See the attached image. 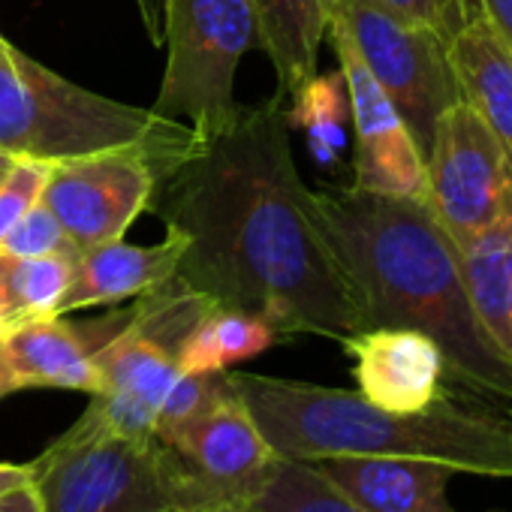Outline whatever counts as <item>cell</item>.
<instances>
[{
	"instance_id": "obj_15",
	"label": "cell",
	"mask_w": 512,
	"mask_h": 512,
	"mask_svg": "<svg viewBox=\"0 0 512 512\" xmlns=\"http://www.w3.org/2000/svg\"><path fill=\"white\" fill-rule=\"evenodd\" d=\"M187 238L178 229H166L160 244H127L124 238L94 244L76 253L70 287L58 305V317L79 308L112 305L124 299H142L175 278Z\"/></svg>"
},
{
	"instance_id": "obj_30",
	"label": "cell",
	"mask_w": 512,
	"mask_h": 512,
	"mask_svg": "<svg viewBox=\"0 0 512 512\" xmlns=\"http://www.w3.org/2000/svg\"><path fill=\"white\" fill-rule=\"evenodd\" d=\"M13 392H19V389H16V383H13V377H10L4 359H0V398H4V395H13Z\"/></svg>"
},
{
	"instance_id": "obj_25",
	"label": "cell",
	"mask_w": 512,
	"mask_h": 512,
	"mask_svg": "<svg viewBox=\"0 0 512 512\" xmlns=\"http://www.w3.org/2000/svg\"><path fill=\"white\" fill-rule=\"evenodd\" d=\"M52 163L46 160H31V157H16L10 172L0 181V238H4L13 223L28 214L46 190Z\"/></svg>"
},
{
	"instance_id": "obj_10",
	"label": "cell",
	"mask_w": 512,
	"mask_h": 512,
	"mask_svg": "<svg viewBox=\"0 0 512 512\" xmlns=\"http://www.w3.org/2000/svg\"><path fill=\"white\" fill-rule=\"evenodd\" d=\"M157 166L142 148H112L52 163L43 202L55 211L76 250L124 238L148 208Z\"/></svg>"
},
{
	"instance_id": "obj_24",
	"label": "cell",
	"mask_w": 512,
	"mask_h": 512,
	"mask_svg": "<svg viewBox=\"0 0 512 512\" xmlns=\"http://www.w3.org/2000/svg\"><path fill=\"white\" fill-rule=\"evenodd\" d=\"M0 253L10 256H52V253H70L76 256V244L70 241L67 229L55 217V211L40 199L28 214H22L13 229L0 238Z\"/></svg>"
},
{
	"instance_id": "obj_12",
	"label": "cell",
	"mask_w": 512,
	"mask_h": 512,
	"mask_svg": "<svg viewBox=\"0 0 512 512\" xmlns=\"http://www.w3.org/2000/svg\"><path fill=\"white\" fill-rule=\"evenodd\" d=\"M175 452L223 503V509L238 506L260 488L278 458L235 392L232 377L202 410V416L181 434Z\"/></svg>"
},
{
	"instance_id": "obj_27",
	"label": "cell",
	"mask_w": 512,
	"mask_h": 512,
	"mask_svg": "<svg viewBox=\"0 0 512 512\" xmlns=\"http://www.w3.org/2000/svg\"><path fill=\"white\" fill-rule=\"evenodd\" d=\"M479 16L491 25V31L512 52V0H476Z\"/></svg>"
},
{
	"instance_id": "obj_17",
	"label": "cell",
	"mask_w": 512,
	"mask_h": 512,
	"mask_svg": "<svg viewBox=\"0 0 512 512\" xmlns=\"http://www.w3.org/2000/svg\"><path fill=\"white\" fill-rule=\"evenodd\" d=\"M449 58L461 100L485 121L512 163V52L476 16L452 34Z\"/></svg>"
},
{
	"instance_id": "obj_18",
	"label": "cell",
	"mask_w": 512,
	"mask_h": 512,
	"mask_svg": "<svg viewBox=\"0 0 512 512\" xmlns=\"http://www.w3.org/2000/svg\"><path fill=\"white\" fill-rule=\"evenodd\" d=\"M256 43L272 58L281 97H299L317 76L332 0H253Z\"/></svg>"
},
{
	"instance_id": "obj_26",
	"label": "cell",
	"mask_w": 512,
	"mask_h": 512,
	"mask_svg": "<svg viewBox=\"0 0 512 512\" xmlns=\"http://www.w3.org/2000/svg\"><path fill=\"white\" fill-rule=\"evenodd\" d=\"M374 4H380L383 10H389L407 22L431 28L446 40H452V34L461 25H467L470 19L479 16L473 0H374Z\"/></svg>"
},
{
	"instance_id": "obj_33",
	"label": "cell",
	"mask_w": 512,
	"mask_h": 512,
	"mask_svg": "<svg viewBox=\"0 0 512 512\" xmlns=\"http://www.w3.org/2000/svg\"><path fill=\"white\" fill-rule=\"evenodd\" d=\"M217 512H238V509H232V506H226V509H217Z\"/></svg>"
},
{
	"instance_id": "obj_4",
	"label": "cell",
	"mask_w": 512,
	"mask_h": 512,
	"mask_svg": "<svg viewBox=\"0 0 512 512\" xmlns=\"http://www.w3.org/2000/svg\"><path fill=\"white\" fill-rule=\"evenodd\" d=\"M199 136L154 109L100 97L0 37V148L61 163L112 148H142L157 178L193 154Z\"/></svg>"
},
{
	"instance_id": "obj_16",
	"label": "cell",
	"mask_w": 512,
	"mask_h": 512,
	"mask_svg": "<svg viewBox=\"0 0 512 512\" xmlns=\"http://www.w3.org/2000/svg\"><path fill=\"white\" fill-rule=\"evenodd\" d=\"M94 350L97 347L61 317L28 320L0 338V359L16 389H76L97 395L100 371Z\"/></svg>"
},
{
	"instance_id": "obj_11",
	"label": "cell",
	"mask_w": 512,
	"mask_h": 512,
	"mask_svg": "<svg viewBox=\"0 0 512 512\" xmlns=\"http://www.w3.org/2000/svg\"><path fill=\"white\" fill-rule=\"evenodd\" d=\"M341 79L350 100L353 130H356V175L353 187L386 193V196H419L425 199V154L416 145L410 127L404 124L395 103L377 85L365 61L359 58L350 34L338 19L329 16V31Z\"/></svg>"
},
{
	"instance_id": "obj_22",
	"label": "cell",
	"mask_w": 512,
	"mask_h": 512,
	"mask_svg": "<svg viewBox=\"0 0 512 512\" xmlns=\"http://www.w3.org/2000/svg\"><path fill=\"white\" fill-rule=\"evenodd\" d=\"M232 509L238 512H365L308 461L281 458V455L275 458L260 488Z\"/></svg>"
},
{
	"instance_id": "obj_5",
	"label": "cell",
	"mask_w": 512,
	"mask_h": 512,
	"mask_svg": "<svg viewBox=\"0 0 512 512\" xmlns=\"http://www.w3.org/2000/svg\"><path fill=\"white\" fill-rule=\"evenodd\" d=\"M31 467L40 512H217L223 503L157 437L112 431L91 407Z\"/></svg>"
},
{
	"instance_id": "obj_28",
	"label": "cell",
	"mask_w": 512,
	"mask_h": 512,
	"mask_svg": "<svg viewBox=\"0 0 512 512\" xmlns=\"http://www.w3.org/2000/svg\"><path fill=\"white\" fill-rule=\"evenodd\" d=\"M0 512H40V497L34 485H19L7 494H0Z\"/></svg>"
},
{
	"instance_id": "obj_23",
	"label": "cell",
	"mask_w": 512,
	"mask_h": 512,
	"mask_svg": "<svg viewBox=\"0 0 512 512\" xmlns=\"http://www.w3.org/2000/svg\"><path fill=\"white\" fill-rule=\"evenodd\" d=\"M229 371H181L172 383V389L166 392L160 410H157V422H154V437L160 443H166L169 449H175V443L181 440V434L202 416V410L220 395V389L226 386Z\"/></svg>"
},
{
	"instance_id": "obj_1",
	"label": "cell",
	"mask_w": 512,
	"mask_h": 512,
	"mask_svg": "<svg viewBox=\"0 0 512 512\" xmlns=\"http://www.w3.org/2000/svg\"><path fill=\"white\" fill-rule=\"evenodd\" d=\"M281 94L241 106L232 124L157 178L148 208L187 238L175 278L217 308L278 335L344 341L365 329L356 290L314 217Z\"/></svg>"
},
{
	"instance_id": "obj_14",
	"label": "cell",
	"mask_w": 512,
	"mask_h": 512,
	"mask_svg": "<svg viewBox=\"0 0 512 512\" xmlns=\"http://www.w3.org/2000/svg\"><path fill=\"white\" fill-rule=\"evenodd\" d=\"M365 512H461L449 500V464L398 455H329L308 461Z\"/></svg>"
},
{
	"instance_id": "obj_13",
	"label": "cell",
	"mask_w": 512,
	"mask_h": 512,
	"mask_svg": "<svg viewBox=\"0 0 512 512\" xmlns=\"http://www.w3.org/2000/svg\"><path fill=\"white\" fill-rule=\"evenodd\" d=\"M341 347L353 362L356 392L389 413H422L446 395V356L425 332L371 326Z\"/></svg>"
},
{
	"instance_id": "obj_20",
	"label": "cell",
	"mask_w": 512,
	"mask_h": 512,
	"mask_svg": "<svg viewBox=\"0 0 512 512\" xmlns=\"http://www.w3.org/2000/svg\"><path fill=\"white\" fill-rule=\"evenodd\" d=\"M281 335L256 314L211 305L190 329L178 350L181 371H229L232 365L260 356Z\"/></svg>"
},
{
	"instance_id": "obj_29",
	"label": "cell",
	"mask_w": 512,
	"mask_h": 512,
	"mask_svg": "<svg viewBox=\"0 0 512 512\" xmlns=\"http://www.w3.org/2000/svg\"><path fill=\"white\" fill-rule=\"evenodd\" d=\"M31 482V467L28 464H4L0 461V494H7L19 485Z\"/></svg>"
},
{
	"instance_id": "obj_2",
	"label": "cell",
	"mask_w": 512,
	"mask_h": 512,
	"mask_svg": "<svg viewBox=\"0 0 512 512\" xmlns=\"http://www.w3.org/2000/svg\"><path fill=\"white\" fill-rule=\"evenodd\" d=\"M311 208L356 290L365 329L425 332L464 389L512 404V365L482 332L461 250L425 199L359 187L311 190Z\"/></svg>"
},
{
	"instance_id": "obj_9",
	"label": "cell",
	"mask_w": 512,
	"mask_h": 512,
	"mask_svg": "<svg viewBox=\"0 0 512 512\" xmlns=\"http://www.w3.org/2000/svg\"><path fill=\"white\" fill-rule=\"evenodd\" d=\"M425 202L455 244L512 208V163L470 103H452L425 151Z\"/></svg>"
},
{
	"instance_id": "obj_6",
	"label": "cell",
	"mask_w": 512,
	"mask_h": 512,
	"mask_svg": "<svg viewBox=\"0 0 512 512\" xmlns=\"http://www.w3.org/2000/svg\"><path fill=\"white\" fill-rule=\"evenodd\" d=\"M256 40L253 0H166V70L154 112L208 139L232 124L235 70Z\"/></svg>"
},
{
	"instance_id": "obj_3",
	"label": "cell",
	"mask_w": 512,
	"mask_h": 512,
	"mask_svg": "<svg viewBox=\"0 0 512 512\" xmlns=\"http://www.w3.org/2000/svg\"><path fill=\"white\" fill-rule=\"evenodd\" d=\"M275 455H398L449 464L458 473L512 479V419L461 407L449 392L422 413H389L350 389L229 374Z\"/></svg>"
},
{
	"instance_id": "obj_21",
	"label": "cell",
	"mask_w": 512,
	"mask_h": 512,
	"mask_svg": "<svg viewBox=\"0 0 512 512\" xmlns=\"http://www.w3.org/2000/svg\"><path fill=\"white\" fill-rule=\"evenodd\" d=\"M70 253L10 256L0 253V314L16 329L28 320L58 317V305L73 275Z\"/></svg>"
},
{
	"instance_id": "obj_8",
	"label": "cell",
	"mask_w": 512,
	"mask_h": 512,
	"mask_svg": "<svg viewBox=\"0 0 512 512\" xmlns=\"http://www.w3.org/2000/svg\"><path fill=\"white\" fill-rule=\"evenodd\" d=\"M332 19L344 25L359 58L425 154L437 118L461 100L449 40L383 10L374 0H332Z\"/></svg>"
},
{
	"instance_id": "obj_7",
	"label": "cell",
	"mask_w": 512,
	"mask_h": 512,
	"mask_svg": "<svg viewBox=\"0 0 512 512\" xmlns=\"http://www.w3.org/2000/svg\"><path fill=\"white\" fill-rule=\"evenodd\" d=\"M211 302L178 278L142 296L121 332L94 350L100 392L91 395V410L118 434L154 437L157 410L172 389L178 350Z\"/></svg>"
},
{
	"instance_id": "obj_31",
	"label": "cell",
	"mask_w": 512,
	"mask_h": 512,
	"mask_svg": "<svg viewBox=\"0 0 512 512\" xmlns=\"http://www.w3.org/2000/svg\"><path fill=\"white\" fill-rule=\"evenodd\" d=\"M13 160H16V157H13L10 151H4V148H0V181H4V175L10 172Z\"/></svg>"
},
{
	"instance_id": "obj_32",
	"label": "cell",
	"mask_w": 512,
	"mask_h": 512,
	"mask_svg": "<svg viewBox=\"0 0 512 512\" xmlns=\"http://www.w3.org/2000/svg\"><path fill=\"white\" fill-rule=\"evenodd\" d=\"M10 332V326H7V320H4V314H0V338H4Z\"/></svg>"
},
{
	"instance_id": "obj_19",
	"label": "cell",
	"mask_w": 512,
	"mask_h": 512,
	"mask_svg": "<svg viewBox=\"0 0 512 512\" xmlns=\"http://www.w3.org/2000/svg\"><path fill=\"white\" fill-rule=\"evenodd\" d=\"M470 305L488 341L512 365V208L458 244Z\"/></svg>"
},
{
	"instance_id": "obj_34",
	"label": "cell",
	"mask_w": 512,
	"mask_h": 512,
	"mask_svg": "<svg viewBox=\"0 0 512 512\" xmlns=\"http://www.w3.org/2000/svg\"><path fill=\"white\" fill-rule=\"evenodd\" d=\"M473 4H476V0H473ZM476 10H479V7H476Z\"/></svg>"
}]
</instances>
